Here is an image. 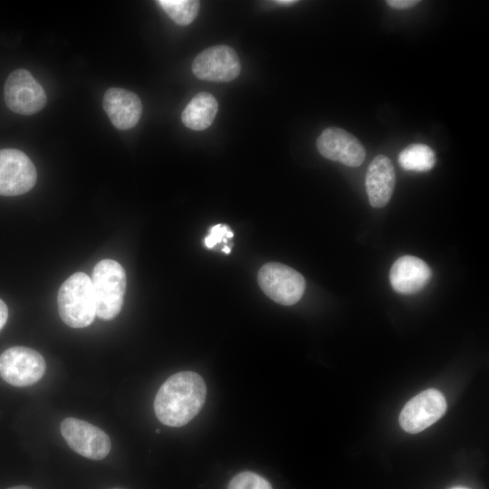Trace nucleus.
I'll return each mask as SVG.
<instances>
[{"label": "nucleus", "mask_w": 489, "mask_h": 489, "mask_svg": "<svg viewBox=\"0 0 489 489\" xmlns=\"http://www.w3.org/2000/svg\"><path fill=\"white\" fill-rule=\"evenodd\" d=\"M398 161L406 170L427 172L435 167L436 154L429 146L414 143L399 152Z\"/></svg>", "instance_id": "16"}, {"label": "nucleus", "mask_w": 489, "mask_h": 489, "mask_svg": "<svg viewBox=\"0 0 489 489\" xmlns=\"http://www.w3.org/2000/svg\"><path fill=\"white\" fill-rule=\"evenodd\" d=\"M234 234L230 228L223 224H218L210 228L209 235L205 238V244L207 248H213L216 244L233 238Z\"/></svg>", "instance_id": "19"}, {"label": "nucleus", "mask_w": 489, "mask_h": 489, "mask_svg": "<svg viewBox=\"0 0 489 489\" xmlns=\"http://www.w3.org/2000/svg\"><path fill=\"white\" fill-rule=\"evenodd\" d=\"M446 410L444 395L435 388L424 390L412 398L399 415L401 427L416 434L436 422Z\"/></svg>", "instance_id": "10"}, {"label": "nucleus", "mask_w": 489, "mask_h": 489, "mask_svg": "<svg viewBox=\"0 0 489 489\" xmlns=\"http://www.w3.org/2000/svg\"><path fill=\"white\" fill-rule=\"evenodd\" d=\"M262 291L275 302L290 306L302 297L305 291L304 277L294 269L280 264L263 265L257 275Z\"/></svg>", "instance_id": "4"}, {"label": "nucleus", "mask_w": 489, "mask_h": 489, "mask_svg": "<svg viewBox=\"0 0 489 489\" xmlns=\"http://www.w3.org/2000/svg\"><path fill=\"white\" fill-rule=\"evenodd\" d=\"M218 110L216 99L209 92L201 91L186 106L181 114L183 124L193 130L207 129L214 121Z\"/></svg>", "instance_id": "15"}, {"label": "nucleus", "mask_w": 489, "mask_h": 489, "mask_svg": "<svg viewBox=\"0 0 489 489\" xmlns=\"http://www.w3.org/2000/svg\"><path fill=\"white\" fill-rule=\"evenodd\" d=\"M206 398L203 378L193 371L170 376L159 388L154 400L158 420L168 427H178L193 419Z\"/></svg>", "instance_id": "1"}, {"label": "nucleus", "mask_w": 489, "mask_h": 489, "mask_svg": "<svg viewBox=\"0 0 489 489\" xmlns=\"http://www.w3.org/2000/svg\"><path fill=\"white\" fill-rule=\"evenodd\" d=\"M61 432L68 446L86 458L101 460L110 451L109 436L87 421L67 417L61 424Z\"/></svg>", "instance_id": "6"}, {"label": "nucleus", "mask_w": 489, "mask_h": 489, "mask_svg": "<svg viewBox=\"0 0 489 489\" xmlns=\"http://www.w3.org/2000/svg\"><path fill=\"white\" fill-rule=\"evenodd\" d=\"M7 489H33V488L26 485H15V486L9 487Z\"/></svg>", "instance_id": "23"}, {"label": "nucleus", "mask_w": 489, "mask_h": 489, "mask_svg": "<svg viewBox=\"0 0 489 489\" xmlns=\"http://www.w3.org/2000/svg\"><path fill=\"white\" fill-rule=\"evenodd\" d=\"M386 3L395 9H408L419 3L418 0H388Z\"/></svg>", "instance_id": "20"}, {"label": "nucleus", "mask_w": 489, "mask_h": 489, "mask_svg": "<svg viewBox=\"0 0 489 489\" xmlns=\"http://www.w3.org/2000/svg\"><path fill=\"white\" fill-rule=\"evenodd\" d=\"M36 179L35 167L27 155L14 149H0V196L24 194Z\"/></svg>", "instance_id": "8"}, {"label": "nucleus", "mask_w": 489, "mask_h": 489, "mask_svg": "<svg viewBox=\"0 0 489 489\" xmlns=\"http://www.w3.org/2000/svg\"><path fill=\"white\" fill-rule=\"evenodd\" d=\"M103 109L114 127L121 130L136 126L142 114V104L139 96L121 88H110L106 91Z\"/></svg>", "instance_id": "12"}, {"label": "nucleus", "mask_w": 489, "mask_h": 489, "mask_svg": "<svg viewBox=\"0 0 489 489\" xmlns=\"http://www.w3.org/2000/svg\"><path fill=\"white\" fill-rule=\"evenodd\" d=\"M319 152L324 158L348 167H359L366 157L361 142L351 133L338 127H329L316 141Z\"/></svg>", "instance_id": "11"}, {"label": "nucleus", "mask_w": 489, "mask_h": 489, "mask_svg": "<svg viewBox=\"0 0 489 489\" xmlns=\"http://www.w3.org/2000/svg\"><path fill=\"white\" fill-rule=\"evenodd\" d=\"M274 3L276 5H282V6H290V5H293L296 3H298V1H296V0H276V1H274Z\"/></svg>", "instance_id": "22"}, {"label": "nucleus", "mask_w": 489, "mask_h": 489, "mask_svg": "<svg viewBox=\"0 0 489 489\" xmlns=\"http://www.w3.org/2000/svg\"><path fill=\"white\" fill-rule=\"evenodd\" d=\"M157 4L179 25L191 24L200 8V2L197 0H158Z\"/></svg>", "instance_id": "17"}, {"label": "nucleus", "mask_w": 489, "mask_h": 489, "mask_svg": "<svg viewBox=\"0 0 489 489\" xmlns=\"http://www.w3.org/2000/svg\"><path fill=\"white\" fill-rule=\"evenodd\" d=\"M222 251L225 254H230L231 253V248L229 246H227L226 244L223 247Z\"/></svg>", "instance_id": "24"}, {"label": "nucleus", "mask_w": 489, "mask_h": 489, "mask_svg": "<svg viewBox=\"0 0 489 489\" xmlns=\"http://www.w3.org/2000/svg\"><path fill=\"white\" fill-rule=\"evenodd\" d=\"M192 72L200 80L228 82L237 78L241 63L233 48L216 45L205 49L194 59Z\"/></svg>", "instance_id": "9"}, {"label": "nucleus", "mask_w": 489, "mask_h": 489, "mask_svg": "<svg viewBox=\"0 0 489 489\" xmlns=\"http://www.w3.org/2000/svg\"><path fill=\"white\" fill-rule=\"evenodd\" d=\"M366 190L373 207H383L390 200L396 184V173L391 160L384 155L376 156L366 174Z\"/></svg>", "instance_id": "14"}, {"label": "nucleus", "mask_w": 489, "mask_h": 489, "mask_svg": "<svg viewBox=\"0 0 489 489\" xmlns=\"http://www.w3.org/2000/svg\"><path fill=\"white\" fill-rule=\"evenodd\" d=\"M45 369L43 357L28 347H11L0 355V376L14 387H28L36 383Z\"/></svg>", "instance_id": "5"}, {"label": "nucleus", "mask_w": 489, "mask_h": 489, "mask_svg": "<svg viewBox=\"0 0 489 489\" xmlns=\"http://www.w3.org/2000/svg\"><path fill=\"white\" fill-rule=\"evenodd\" d=\"M452 489H468L466 487H455V488H452Z\"/></svg>", "instance_id": "25"}, {"label": "nucleus", "mask_w": 489, "mask_h": 489, "mask_svg": "<svg viewBox=\"0 0 489 489\" xmlns=\"http://www.w3.org/2000/svg\"><path fill=\"white\" fill-rule=\"evenodd\" d=\"M228 489H273L270 483L261 475L244 471L230 481Z\"/></svg>", "instance_id": "18"}, {"label": "nucleus", "mask_w": 489, "mask_h": 489, "mask_svg": "<svg viewBox=\"0 0 489 489\" xmlns=\"http://www.w3.org/2000/svg\"><path fill=\"white\" fill-rule=\"evenodd\" d=\"M8 318V309L4 301L0 299V331L5 326Z\"/></svg>", "instance_id": "21"}, {"label": "nucleus", "mask_w": 489, "mask_h": 489, "mask_svg": "<svg viewBox=\"0 0 489 489\" xmlns=\"http://www.w3.org/2000/svg\"><path fill=\"white\" fill-rule=\"evenodd\" d=\"M91 283L96 302V316L112 320L120 312L126 291L124 268L112 259H103L93 268Z\"/></svg>", "instance_id": "3"}, {"label": "nucleus", "mask_w": 489, "mask_h": 489, "mask_svg": "<svg viewBox=\"0 0 489 489\" xmlns=\"http://www.w3.org/2000/svg\"><path fill=\"white\" fill-rule=\"evenodd\" d=\"M431 276L432 271L423 260L404 255L393 264L389 281L397 292L413 294L421 291L429 283Z\"/></svg>", "instance_id": "13"}, {"label": "nucleus", "mask_w": 489, "mask_h": 489, "mask_svg": "<svg viewBox=\"0 0 489 489\" xmlns=\"http://www.w3.org/2000/svg\"><path fill=\"white\" fill-rule=\"evenodd\" d=\"M61 319L72 328L89 326L96 317V302L91 279L77 272L61 285L57 296Z\"/></svg>", "instance_id": "2"}, {"label": "nucleus", "mask_w": 489, "mask_h": 489, "mask_svg": "<svg viewBox=\"0 0 489 489\" xmlns=\"http://www.w3.org/2000/svg\"><path fill=\"white\" fill-rule=\"evenodd\" d=\"M4 94L7 107L23 115L40 111L47 101L43 88L31 72L24 69H17L8 76Z\"/></svg>", "instance_id": "7"}]
</instances>
